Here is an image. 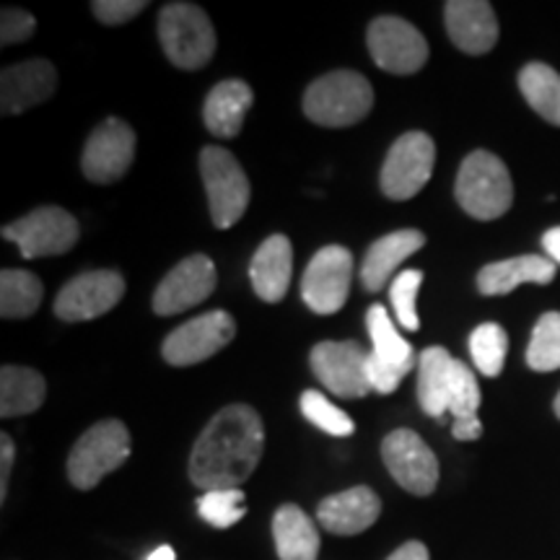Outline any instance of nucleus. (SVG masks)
<instances>
[{"mask_svg": "<svg viewBox=\"0 0 560 560\" xmlns=\"http://www.w3.org/2000/svg\"><path fill=\"white\" fill-rule=\"evenodd\" d=\"M265 429L260 412L249 405H226L215 412L195 441L190 480L208 490L240 488L260 465Z\"/></svg>", "mask_w": 560, "mask_h": 560, "instance_id": "f257e3e1", "label": "nucleus"}, {"mask_svg": "<svg viewBox=\"0 0 560 560\" xmlns=\"http://www.w3.org/2000/svg\"><path fill=\"white\" fill-rule=\"evenodd\" d=\"M374 107V89L355 70H332L306 89L304 115L322 128H350Z\"/></svg>", "mask_w": 560, "mask_h": 560, "instance_id": "f03ea898", "label": "nucleus"}, {"mask_svg": "<svg viewBox=\"0 0 560 560\" xmlns=\"http://www.w3.org/2000/svg\"><path fill=\"white\" fill-rule=\"evenodd\" d=\"M454 195L467 215L478 221H495L514 202V182L495 153L472 151L462 161Z\"/></svg>", "mask_w": 560, "mask_h": 560, "instance_id": "7ed1b4c3", "label": "nucleus"}, {"mask_svg": "<svg viewBox=\"0 0 560 560\" xmlns=\"http://www.w3.org/2000/svg\"><path fill=\"white\" fill-rule=\"evenodd\" d=\"M159 39L166 58L182 70L208 66L215 52V32L208 13L192 3H170L159 13Z\"/></svg>", "mask_w": 560, "mask_h": 560, "instance_id": "20e7f679", "label": "nucleus"}, {"mask_svg": "<svg viewBox=\"0 0 560 560\" xmlns=\"http://www.w3.org/2000/svg\"><path fill=\"white\" fill-rule=\"evenodd\" d=\"M132 441L122 420H100L75 441L68 457V480L75 488L91 490L104 475L115 472L130 457Z\"/></svg>", "mask_w": 560, "mask_h": 560, "instance_id": "39448f33", "label": "nucleus"}, {"mask_svg": "<svg viewBox=\"0 0 560 560\" xmlns=\"http://www.w3.org/2000/svg\"><path fill=\"white\" fill-rule=\"evenodd\" d=\"M200 174L208 192L210 219L215 229H231L240 223L249 206V179L236 156L219 145H206L200 153Z\"/></svg>", "mask_w": 560, "mask_h": 560, "instance_id": "423d86ee", "label": "nucleus"}, {"mask_svg": "<svg viewBox=\"0 0 560 560\" xmlns=\"http://www.w3.org/2000/svg\"><path fill=\"white\" fill-rule=\"evenodd\" d=\"M369 335L374 348L366 359V376L371 389L380 395H392L405 374L416 366V350L408 340L397 332L395 322L389 319V312L382 304H374L366 314Z\"/></svg>", "mask_w": 560, "mask_h": 560, "instance_id": "0eeeda50", "label": "nucleus"}, {"mask_svg": "<svg viewBox=\"0 0 560 560\" xmlns=\"http://www.w3.org/2000/svg\"><path fill=\"white\" fill-rule=\"evenodd\" d=\"M79 221L58 206H45L26 213L24 219L3 226V236L16 244L26 260L66 255L79 242Z\"/></svg>", "mask_w": 560, "mask_h": 560, "instance_id": "6e6552de", "label": "nucleus"}, {"mask_svg": "<svg viewBox=\"0 0 560 560\" xmlns=\"http://www.w3.org/2000/svg\"><path fill=\"white\" fill-rule=\"evenodd\" d=\"M436 145L425 132H405L392 143L382 166V190L389 200H410L429 185Z\"/></svg>", "mask_w": 560, "mask_h": 560, "instance_id": "1a4fd4ad", "label": "nucleus"}, {"mask_svg": "<svg viewBox=\"0 0 560 560\" xmlns=\"http://www.w3.org/2000/svg\"><path fill=\"white\" fill-rule=\"evenodd\" d=\"M236 322L229 312H208L200 314L177 330L166 335L161 355L170 366H195V363L208 361L234 340Z\"/></svg>", "mask_w": 560, "mask_h": 560, "instance_id": "9d476101", "label": "nucleus"}, {"mask_svg": "<svg viewBox=\"0 0 560 560\" xmlns=\"http://www.w3.org/2000/svg\"><path fill=\"white\" fill-rule=\"evenodd\" d=\"M369 52L376 66L395 75H412L429 62V45L410 21L382 16L369 26Z\"/></svg>", "mask_w": 560, "mask_h": 560, "instance_id": "9b49d317", "label": "nucleus"}, {"mask_svg": "<svg viewBox=\"0 0 560 560\" xmlns=\"http://www.w3.org/2000/svg\"><path fill=\"white\" fill-rule=\"evenodd\" d=\"M353 278V255L346 247L330 244L312 257L310 268L301 278V299L312 312L335 314L342 310Z\"/></svg>", "mask_w": 560, "mask_h": 560, "instance_id": "f8f14e48", "label": "nucleus"}, {"mask_svg": "<svg viewBox=\"0 0 560 560\" xmlns=\"http://www.w3.org/2000/svg\"><path fill=\"white\" fill-rule=\"evenodd\" d=\"M384 465L397 486L412 495H431L439 486V459L410 429L392 431L382 444Z\"/></svg>", "mask_w": 560, "mask_h": 560, "instance_id": "ddd939ff", "label": "nucleus"}, {"mask_svg": "<svg viewBox=\"0 0 560 560\" xmlns=\"http://www.w3.org/2000/svg\"><path fill=\"white\" fill-rule=\"evenodd\" d=\"M369 353L359 342H338L325 340L314 346L310 363L317 374V380L325 384L332 395L346 397V400H359L371 392L366 376Z\"/></svg>", "mask_w": 560, "mask_h": 560, "instance_id": "4468645a", "label": "nucleus"}, {"mask_svg": "<svg viewBox=\"0 0 560 560\" xmlns=\"http://www.w3.org/2000/svg\"><path fill=\"white\" fill-rule=\"evenodd\" d=\"M125 296V280L115 270H89L68 280L55 299L62 322H86L115 310Z\"/></svg>", "mask_w": 560, "mask_h": 560, "instance_id": "2eb2a0df", "label": "nucleus"}, {"mask_svg": "<svg viewBox=\"0 0 560 560\" xmlns=\"http://www.w3.org/2000/svg\"><path fill=\"white\" fill-rule=\"evenodd\" d=\"M136 159V132L125 120L109 117L91 132L83 149V174L96 185L122 179Z\"/></svg>", "mask_w": 560, "mask_h": 560, "instance_id": "dca6fc26", "label": "nucleus"}, {"mask_svg": "<svg viewBox=\"0 0 560 560\" xmlns=\"http://www.w3.org/2000/svg\"><path fill=\"white\" fill-rule=\"evenodd\" d=\"M215 283H219L215 265L208 255L187 257L159 283L153 293V312L161 317H172V314L192 310L215 291Z\"/></svg>", "mask_w": 560, "mask_h": 560, "instance_id": "f3484780", "label": "nucleus"}, {"mask_svg": "<svg viewBox=\"0 0 560 560\" xmlns=\"http://www.w3.org/2000/svg\"><path fill=\"white\" fill-rule=\"evenodd\" d=\"M58 86V70L47 60H26L5 68L0 75V112L21 115V112L47 102Z\"/></svg>", "mask_w": 560, "mask_h": 560, "instance_id": "a211bd4d", "label": "nucleus"}, {"mask_svg": "<svg viewBox=\"0 0 560 560\" xmlns=\"http://www.w3.org/2000/svg\"><path fill=\"white\" fill-rule=\"evenodd\" d=\"M446 32L467 55H486L499 42V19L486 0H452L444 5Z\"/></svg>", "mask_w": 560, "mask_h": 560, "instance_id": "6ab92c4d", "label": "nucleus"}, {"mask_svg": "<svg viewBox=\"0 0 560 560\" xmlns=\"http://www.w3.org/2000/svg\"><path fill=\"white\" fill-rule=\"evenodd\" d=\"M382 514V501L374 490L366 486H355L342 490V493L327 495L325 501L319 503L317 520L322 527L332 535H361L366 532L371 524L380 520Z\"/></svg>", "mask_w": 560, "mask_h": 560, "instance_id": "aec40b11", "label": "nucleus"}, {"mask_svg": "<svg viewBox=\"0 0 560 560\" xmlns=\"http://www.w3.org/2000/svg\"><path fill=\"white\" fill-rule=\"evenodd\" d=\"M293 276V247L289 236L272 234L260 244L249 265L252 289L268 304H278L289 293Z\"/></svg>", "mask_w": 560, "mask_h": 560, "instance_id": "412c9836", "label": "nucleus"}, {"mask_svg": "<svg viewBox=\"0 0 560 560\" xmlns=\"http://www.w3.org/2000/svg\"><path fill=\"white\" fill-rule=\"evenodd\" d=\"M423 244H425V234L418 229L392 231V234L376 240L369 247L361 265L363 289L371 293L382 291L384 283L392 278V272L400 268L402 260H408L410 255H416Z\"/></svg>", "mask_w": 560, "mask_h": 560, "instance_id": "4be33fe9", "label": "nucleus"}, {"mask_svg": "<svg viewBox=\"0 0 560 560\" xmlns=\"http://www.w3.org/2000/svg\"><path fill=\"white\" fill-rule=\"evenodd\" d=\"M558 265L550 257L540 255H522L511 260L490 262L478 272V289L486 296H506L522 283L548 285L556 280Z\"/></svg>", "mask_w": 560, "mask_h": 560, "instance_id": "5701e85b", "label": "nucleus"}, {"mask_svg": "<svg viewBox=\"0 0 560 560\" xmlns=\"http://www.w3.org/2000/svg\"><path fill=\"white\" fill-rule=\"evenodd\" d=\"M255 102L249 83L240 79L221 81L219 86L210 89L206 104H202V120L206 128L219 138H236L240 136L244 117Z\"/></svg>", "mask_w": 560, "mask_h": 560, "instance_id": "b1692460", "label": "nucleus"}, {"mask_svg": "<svg viewBox=\"0 0 560 560\" xmlns=\"http://www.w3.org/2000/svg\"><path fill=\"white\" fill-rule=\"evenodd\" d=\"M272 537L280 560H317L319 532L314 522L293 503H285L272 516Z\"/></svg>", "mask_w": 560, "mask_h": 560, "instance_id": "393cba45", "label": "nucleus"}, {"mask_svg": "<svg viewBox=\"0 0 560 560\" xmlns=\"http://www.w3.org/2000/svg\"><path fill=\"white\" fill-rule=\"evenodd\" d=\"M452 353L446 348H425L418 359V400L431 418H444L450 412Z\"/></svg>", "mask_w": 560, "mask_h": 560, "instance_id": "a878e982", "label": "nucleus"}, {"mask_svg": "<svg viewBox=\"0 0 560 560\" xmlns=\"http://www.w3.org/2000/svg\"><path fill=\"white\" fill-rule=\"evenodd\" d=\"M47 395V382L39 371L24 366L0 369V416L19 418L39 410Z\"/></svg>", "mask_w": 560, "mask_h": 560, "instance_id": "bb28decb", "label": "nucleus"}, {"mask_svg": "<svg viewBox=\"0 0 560 560\" xmlns=\"http://www.w3.org/2000/svg\"><path fill=\"white\" fill-rule=\"evenodd\" d=\"M524 100L542 120L560 128V73L545 62H529L520 73Z\"/></svg>", "mask_w": 560, "mask_h": 560, "instance_id": "cd10ccee", "label": "nucleus"}, {"mask_svg": "<svg viewBox=\"0 0 560 560\" xmlns=\"http://www.w3.org/2000/svg\"><path fill=\"white\" fill-rule=\"evenodd\" d=\"M45 285L30 270H3L0 272V317L26 319L39 310Z\"/></svg>", "mask_w": 560, "mask_h": 560, "instance_id": "c85d7f7f", "label": "nucleus"}, {"mask_svg": "<svg viewBox=\"0 0 560 560\" xmlns=\"http://www.w3.org/2000/svg\"><path fill=\"white\" fill-rule=\"evenodd\" d=\"M509 353V335L495 322H486V325L475 327L470 335V355L475 369L486 376H499L506 363Z\"/></svg>", "mask_w": 560, "mask_h": 560, "instance_id": "c756f323", "label": "nucleus"}, {"mask_svg": "<svg viewBox=\"0 0 560 560\" xmlns=\"http://www.w3.org/2000/svg\"><path fill=\"white\" fill-rule=\"evenodd\" d=\"M527 366L532 371L560 369V312L542 314L529 338Z\"/></svg>", "mask_w": 560, "mask_h": 560, "instance_id": "7c9ffc66", "label": "nucleus"}, {"mask_svg": "<svg viewBox=\"0 0 560 560\" xmlns=\"http://www.w3.org/2000/svg\"><path fill=\"white\" fill-rule=\"evenodd\" d=\"M299 405H301V412H304V418L310 420L312 425H317L319 431L330 433V436L342 439V436H350V433L355 431L353 418H350L348 412H342L338 405H332L317 389H306L304 395H301Z\"/></svg>", "mask_w": 560, "mask_h": 560, "instance_id": "2f4dec72", "label": "nucleus"}, {"mask_svg": "<svg viewBox=\"0 0 560 560\" xmlns=\"http://www.w3.org/2000/svg\"><path fill=\"white\" fill-rule=\"evenodd\" d=\"M198 514L210 524V527H234V524L242 522L244 514H247V509H244V490H208V493L200 495Z\"/></svg>", "mask_w": 560, "mask_h": 560, "instance_id": "473e14b6", "label": "nucleus"}, {"mask_svg": "<svg viewBox=\"0 0 560 560\" xmlns=\"http://www.w3.org/2000/svg\"><path fill=\"white\" fill-rule=\"evenodd\" d=\"M480 410V387L475 371L465 361L454 359L452 382H450V412L454 420L478 418Z\"/></svg>", "mask_w": 560, "mask_h": 560, "instance_id": "72a5a7b5", "label": "nucleus"}, {"mask_svg": "<svg viewBox=\"0 0 560 560\" xmlns=\"http://www.w3.org/2000/svg\"><path fill=\"white\" fill-rule=\"evenodd\" d=\"M423 283V272L420 270H405L395 278L389 289V299L392 306H395L397 322L405 327V330L416 332L420 327L418 322V312H416V299H418V289Z\"/></svg>", "mask_w": 560, "mask_h": 560, "instance_id": "f704fd0d", "label": "nucleus"}, {"mask_svg": "<svg viewBox=\"0 0 560 560\" xmlns=\"http://www.w3.org/2000/svg\"><path fill=\"white\" fill-rule=\"evenodd\" d=\"M37 30V21H34L32 13L21 9H5L0 13V42L5 47L19 45V42H26Z\"/></svg>", "mask_w": 560, "mask_h": 560, "instance_id": "c9c22d12", "label": "nucleus"}, {"mask_svg": "<svg viewBox=\"0 0 560 560\" xmlns=\"http://www.w3.org/2000/svg\"><path fill=\"white\" fill-rule=\"evenodd\" d=\"M145 9H149V3H145V0H96V3L91 5L94 16L112 26L125 24V21H132L136 16H140Z\"/></svg>", "mask_w": 560, "mask_h": 560, "instance_id": "e433bc0d", "label": "nucleus"}, {"mask_svg": "<svg viewBox=\"0 0 560 560\" xmlns=\"http://www.w3.org/2000/svg\"><path fill=\"white\" fill-rule=\"evenodd\" d=\"M13 441L9 433L0 436V501H5V493H9V478H11V467H13Z\"/></svg>", "mask_w": 560, "mask_h": 560, "instance_id": "4c0bfd02", "label": "nucleus"}, {"mask_svg": "<svg viewBox=\"0 0 560 560\" xmlns=\"http://www.w3.org/2000/svg\"><path fill=\"white\" fill-rule=\"evenodd\" d=\"M452 433H454V439H459V441H475V439H480V436H482V423H480V418L454 420Z\"/></svg>", "mask_w": 560, "mask_h": 560, "instance_id": "58836bf2", "label": "nucleus"}, {"mask_svg": "<svg viewBox=\"0 0 560 560\" xmlns=\"http://www.w3.org/2000/svg\"><path fill=\"white\" fill-rule=\"evenodd\" d=\"M387 560H431V556L423 542L412 540V542H405L402 548H397Z\"/></svg>", "mask_w": 560, "mask_h": 560, "instance_id": "ea45409f", "label": "nucleus"}, {"mask_svg": "<svg viewBox=\"0 0 560 560\" xmlns=\"http://www.w3.org/2000/svg\"><path fill=\"white\" fill-rule=\"evenodd\" d=\"M542 247H545V252H548L550 260L556 262V265H560V226L545 231Z\"/></svg>", "mask_w": 560, "mask_h": 560, "instance_id": "a19ab883", "label": "nucleus"}, {"mask_svg": "<svg viewBox=\"0 0 560 560\" xmlns=\"http://www.w3.org/2000/svg\"><path fill=\"white\" fill-rule=\"evenodd\" d=\"M174 558H177V556H174V550L170 548V545H161V548L153 550L145 560H174Z\"/></svg>", "mask_w": 560, "mask_h": 560, "instance_id": "79ce46f5", "label": "nucleus"}, {"mask_svg": "<svg viewBox=\"0 0 560 560\" xmlns=\"http://www.w3.org/2000/svg\"><path fill=\"white\" fill-rule=\"evenodd\" d=\"M552 408H556V416L560 418V392H558V397H556V402H552Z\"/></svg>", "mask_w": 560, "mask_h": 560, "instance_id": "37998d69", "label": "nucleus"}]
</instances>
